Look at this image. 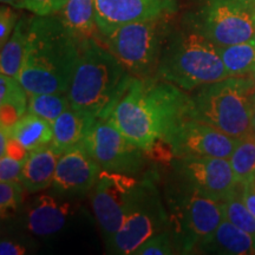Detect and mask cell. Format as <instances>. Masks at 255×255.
Returning a JSON list of instances; mask_svg holds the SVG:
<instances>
[{
    "label": "cell",
    "mask_w": 255,
    "mask_h": 255,
    "mask_svg": "<svg viewBox=\"0 0 255 255\" xmlns=\"http://www.w3.org/2000/svg\"><path fill=\"white\" fill-rule=\"evenodd\" d=\"M189 94L156 76L133 77L108 119L148 155H155L188 117Z\"/></svg>",
    "instance_id": "6da1fadb"
},
{
    "label": "cell",
    "mask_w": 255,
    "mask_h": 255,
    "mask_svg": "<svg viewBox=\"0 0 255 255\" xmlns=\"http://www.w3.org/2000/svg\"><path fill=\"white\" fill-rule=\"evenodd\" d=\"M81 53V39L59 17L37 15L28 26L26 50L18 81L28 95L68 92Z\"/></svg>",
    "instance_id": "7a4b0ae2"
},
{
    "label": "cell",
    "mask_w": 255,
    "mask_h": 255,
    "mask_svg": "<svg viewBox=\"0 0 255 255\" xmlns=\"http://www.w3.org/2000/svg\"><path fill=\"white\" fill-rule=\"evenodd\" d=\"M132 79L107 46L95 38H87L81 40V53L66 94L73 109L108 119Z\"/></svg>",
    "instance_id": "3957f363"
},
{
    "label": "cell",
    "mask_w": 255,
    "mask_h": 255,
    "mask_svg": "<svg viewBox=\"0 0 255 255\" xmlns=\"http://www.w3.org/2000/svg\"><path fill=\"white\" fill-rule=\"evenodd\" d=\"M253 75L229 76L189 94L188 117L221 130L234 138L252 136Z\"/></svg>",
    "instance_id": "277c9868"
},
{
    "label": "cell",
    "mask_w": 255,
    "mask_h": 255,
    "mask_svg": "<svg viewBox=\"0 0 255 255\" xmlns=\"http://www.w3.org/2000/svg\"><path fill=\"white\" fill-rule=\"evenodd\" d=\"M155 76L187 92L229 77L218 46L189 27L168 38Z\"/></svg>",
    "instance_id": "5b68a950"
},
{
    "label": "cell",
    "mask_w": 255,
    "mask_h": 255,
    "mask_svg": "<svg viewBox=\"0 0 255 255\" xmlns=\"http://www.w3.org/2000/svg\"><path fill=\"white\" fill-rule=\"evenodd\" d=\"M165 200L176 254H196L225 219L221 202L197 195L176 182L169 184Z\"/></svg>",
    "instance_id": "8992f818"
},
{
    "label": "cell",
    "mask_w": 255,
    "mask_h": 255,
    "mask_svg": "<svg viewBox=\"0 0 255 255\" xmlns=\"http://www.w3.org/2000/svg\"><path fill=\"white\" fill-rule=\"evenodd\" d=\"M169 20L163 17L122 25L104 36L105 46L133 77H152L168 40Z\"/></svg>",
    "instance_id": "52a82bcc"
},
{
    "label": "cell",
    "mask_w": 255,
    "mask_h": 255,
    "mask_svg": "<svg viewBox=\"0 0 255 255\" xmlns=\"http://www.w3.org/2000/svg\"><path fill=\"white\" fill-rule=\"evenodd\" d=\"M187 25L216 46L244 43L255 37V0H203Z\"/></svg>",
    "instance_id": "ba28073f"
},
{
    "label": "cell",
    "mask_w": 255,
    "mask_h": 255,
    "mask_svg": "<svg viewBox=\"0 0 255 255\" xmlns=\"http://www.w3.org/2000/svg\"><path fill=\"white\" fill-rule=\"evenodd\" d=\"M169 229V214L158 188L151 177H144L138 196L126 216L123 226L109 241V254L132 255L146 239Z\"/></svg>",
    "instance_id": "9c48e42d"
},
{
    "label": "cell",
    "mask_w": 255,
    "mask_h": 255,
    "mask_svg": "<svg viewBox=\"0 0 255 255\" xmlns=\"http://www.w3.org/2000/svg\"><path fill=\"white\" fill-rule=\"evenodd\" d=\"M144 177L102 170L91 190L92 212L105 244L120 231L138 196Z\"/></svg>",
    "instance_id": "30bf717a"
},
{
    "label": "cell",
    "mask_w": 255,
    "mask_h": 255,
    "mask_svg": "<svg viewBox=\"0 0 255 255\" xmlns=\"http://www.w3.org/2000/svg\"><path fill=\"white\" fill-rule=\"evenodd\" d=\"M102 170L137 176L146 165L148 154L130 141L110 119H98L83 141Z\"/></svg>",
    "instance_id": "8fae6325"
},
{
    "label": "cell",
    "mask_w": 255,
    "mask_h": 255,
    "mask_svg": "<svg viewBox=\"0 0 255 255\" xmlns=\"http://www.w3.org/2000/svg\"><path fill=\"white\" fill-rule=\"evenodd\" d=\"M174 182L207 199L223 202L239 186L229 158L174 157Z\"/></svg>",
    "instance_id": "7c38bea8"
},
{
    "label": "cell",
    "mask_w": 255,
    "mask_h": 255,
    "mask_svg": "<svg viewBox=\"0 0 255 255\" xmlns=\"http://www.w3.org/2000/svg\"><path fill=\"white\" fill-rule=\"evenodd\" d=\"M240 139L200 121L187 119L168 139L173 157L229 158Z\"/></svg>",
    "instance_id": "4fadbf2b"
},
{
    "label": "cell",
    "mask_w": 255,
    "mask_h": 255,
    "mask_svg": "<svg viewBox=\"0 0 255 255\" xmlns=\"http://www.w3.org/2000/svg\"><path fill=\"white\" fill-rule=\"evenodd\" d=\"M98 31L107 36L122 25L150 19L171 17L178 0H94Z\"/></svg>",
    "instance_id": "5bb4252c"
},
{
    "label": "cell",
    "mask_w": 255,
    "mask_h": 255,
    "mask_svg": "<svg viewBox=\"0 0 255 255\" xmlns=\"http://www.w3.org/2000/svg\"><path fill=\"white\" fill-rule=\"evenodd\" d=\"M101 171L100 164L82 143L60 156L51 188L62 199H77L91 193Z\"/></svg>",
    "instance_id": "9a60e30c"
},
{
    "label": "cell",
    "mask_w": 255,
    "mask_h": 255,
    "mask_svg": "<svg viewBox=\"0 0 255 255\" xmlns=\"http://www.w3.org/2000/svg\"><path fill=\"white\" fill-rule=\"evenodd\" d=\"M73 212L70 200L44 194L37 196L25 208L21 225L31 235L50 238L63 231Z\"/></svg>",
    "instance_id": "2e32d148"
},
{
    "label": "cell",
    "mask_w": 255,
    "mask_h": 255,
    "mask_svg": "<svg viewBox=\"0 0 255 255\" xmlns=\"http://www.w3.org/2000/svg\"><path fill=\"white\" fill-rule=\"evenodd\" d=\"M63 151L52 143L28 152L20 174V182L25 190L34 194L51 187Z\"/></svg>",
    "instance_id": "e0dca14e"
},
{
    "label": "cell",
    "mask_w": 255,
    "mask_h": 255,
    "mask_svg": "<svg viewBox=\"0 0 255 255\" xmlns=\"http://www.w3.org/2000/svg\"><path fill=\"white\" fill-rule=\"evenodd\" d=\"M200 254H255V239L238 228L228 220L223 219L219 227L197 248Z\"/></svg>",
    "instance_id": "ac0fdd59"
},
{
    "label": "cell",
    "mask_w": 255,
    "mask_h": 255,
    "mask_svg": "<svg viewBox=\"0 0 255 255\" xmlns=\"http://www.w3.org/2000/svg\"><path fill=\"white\" fill-rule=\"evenodd\" d=\"M97 120L88 111L71 107L52 123V144L63 152L82 144Z\"/></svg>",
    "instance_id": "d6986e66"
},
{
    "label": "cell",
    "mask_w": 255,
    "mask_h": 255,
    "mask_svg": "<svg viewBox=\"0 0 255 255\" xmlns=\"http://www.w3.org/2000/svg\"><path fill=\"white\" fill-rule=\"evenodd\" d=\"M1 128H4L8 136L26 152L34 151L52 143V123L34 114L26 113L11 127L1 126Z\"/></svg>",
    "instance_id": "ffe728a7"
},
{
    "label": "cell",
    "mask_w": 255,
    "mask_h": 255,
    "mask_svg": "<svg viewBox=\"0 0 255 255\" xmlns=\"http://www.w3.org/2000/svg\"><path fill=\"white\" fill-rule=\"evenodd\" d=\"M58 13L62 23L78 39L94 38L98 31L94 0H68Z\"/></svg>",
    "instance_id": "44dd1931"
},
{
    "label": "cell",
    "mask_w": 255,
    "mask_h": 255,
    "mask_svg": "<svg viewBox=\"0 0 255 255\" xmlns=\"http://www.w3.org/2000/svg\"><path fill=\"white\" fill-rule=\"evenodd\" d=\"M28 94L15 77L0 75V107L1 126L11 127L27 113Z\"/></svg>",
    "instance_id": "7402d4cb"
},
{
    "label": "cell",
    "mask_w": 255,
    "mask_h": 255,
    "mask_svg": "<svg viewBox=\"0 0 255 255\" xmlns=\"http://www.w3.org/2000/svg\"><path fill=\"white\" fill-rule=\"evenodd\" d=\"M28 26L30 20L26 17L20 18L15 25L13 33L5 45L1 46L0 53V71L4 75L12 76L18 79L26 50Z\"/></svg>",
    "instance_id": "603a6c76"
},
{
    "label": "cell",
    "mask_w": 255,
    "mask_h": 255,
    "mask_svg": "<svg viewBox=\"0 0 255 255\" xmlns=\"http://www.w3.org/2000/svg\"><path fill=\"white\" fill-rule=\"evenodd\" d=\"M218 49L229 76H248L255 72V37Z\"/></svg>",
    "instance_id": "cb8c5ba5"
},
{
    "label": "cell",
    "mask_w": 255,
    "mask_h": 255,
    "mask_svg": "<svg viewBox=\"0 0 255 255\" xmlns=\"http://www.w3.org/2000/svg\"><path fill=\"white\" fill-rule=\"evenodd\" d=\"M71 108L66 92H45L28 95L27 113L34 114L41 119L53 123L56 119Z\"/></svg>",
    "instance_id": "d4e9b609"
},
{
    "label": "cell",
    "mask_w": 255,
    "mask_h": 255,
    "mask_svg": "<svg viewBox=\"0 0 255 255\" xmlns=\"http://www.w3.org/2000/svg\"><path fill=\"white\" fill-rule=\"evenodd\" d=\"M221 206L223 218L255 239V216L242 199V183H239L234 193L221 202Z\"/></svg>",
    "instance_id": "484cf974"
},
{
    "label": "cell",
    "mask_w": 255,
    "mask_h": 255,
    "mask_svg": "<svg viewBox=\"0 0 255 255\" xmlns=\"http://www.w3.org/2000/svg\"><path fill=\"white\" fill-rule=\"evenodd\" d=\"M229 162L239 183H245L255 178V136L240 139L233 151Z\"/></svg>",
    "instance_id": "4316f807"
},
{
    "label": "cell",
    "mask_w": 255,
    "mask_h": 255,
    "mask_svg": "<svg viewBox=\"0 0 255 255\" xmlns=\"http://www.w3.org/2000/svg\"><path fill=\"white\" fill-rule=\"evenodd\" d=\"M25 188L18 181L0 182V212L1 219L13 215L23 205Z\"/></svg>",
    "instance_id": "83f0119b"
},
{
    "label": "cell",
    "mask_w": 255,
    "mask_h": 255,
    "mask_svg": "<svg viewBox=\"0 0 255 255\" xmlns=\"http://www.w3.org/2000/svg\"><path fill=\"white\" fill-rule=\"evenodd\" d=\"M176 254L169 229L159 232L139 245L132 255H173Z\"/></svg>",
    "instance_id": "f1b7e54d"
},
{
    "label": "cell",
    "mask_w": 255,
    "mask_h": 255,
    "mask_svg": "<svg viewBox=\"0 0 255 255\" xmlns=\"http://www.w3.org/2000/svg\"><path fill=\"white\" fill-rule=\"evenodd\" d=\"M24 161L25 158H18L8 154L0 156V182H6V181L20 182Z\"/></svg>",
    "instance_id": "f546056e"
},
{
    "label": "cell",
    "mask_w": 255,
    "mask_h": 255,
    "mask_svg": "<svg viewBox=\"0 0 255 255\" xmlns=\"http://www.w3.org/2000/svg\"><path fill=\"white\" fill-rule=\"evenodd\" d=\"M68 0H24L25 8L37 15H52L58 13Z\"/></svg>",
    "instance_id": "4dcf8cb0"
},
{
    "label": "cell",
    "mask_w": 255,
    "mask_h": 255,
    "mask_svg": "<svg viewBox=\"0 0 255 255\" xmlns=\"http://www.w3.org/2000/svg\"><path fill=\"white\" fill-rule=\"evenodd\" d=\"M17 23L18 14L7 5L2 4L1 7H0V45H5L6 41L13 33Z\"/></svg>",
    "instance_id": "1f68e13d"
},
{
    "label": "cell",
    "mask_w": 255,
    "mask_h": 255,
    "mask_svg": "<svg viewBox=\"0 0 255 255\" xmlns=\"http://www.w3.org/2000/svg\"><path fill=\"white\" fill-rule=\"evenodd\" d=\"M27 253V247L20 241L13 239H1L0 254L1 255H24Z\"/></svg>",
    "instance_id": "d6a6232c"
},
{
    "label": "cell",
    "mask_w": 255,
    "mask_h": 255,
    "mask_svg": "<svg viewBox=\"0 0 255 255\" xmlns=\"http://www.w3.org/2000/svg\"><path fill=\"white\" fill-rule=\"evenodd\" d=\"M242 199L252 214L255 216V178L242 183Z\"/></svg>",
    "instance_id": "836d02e7"
},
{
    "label": "cell",
    "mask_w": 255,
    "mask_h": 255,
    "mask_svg": "<svg viewBox=\"0 0 255 255\" xmlns=\"http://www.w3.org/2000/svg\"><path fill=\"white\" fill-rule=\"evenodd\" d=\"M2 4L5 5H9L12 7L15 8H25V4L24 0H1Z\"/></svg>",
    "instance_id": "e575fe53"
},
{
    "label": "cell",
    "mask_w": 255,
    "mask_h": 255,
    "mask_svg": "<svg viewBox=\"0 0 255 255\" xmlns=\"http://www.w3.org/2000/svg\"><path fill=\"white\" fill-rule=\"evenodd\" d=\"M252 135L255 136V94L253 96V107H252Z\"/></svg>",
    "instance_id": "d590c367"
},
{
    "label": "cell",
    "mask_w": 255,
    "mask_h": 255,
    "mask_svg": "<svg viewBox=\"0 0 255 255\" xmlns=\"http://www.w3.org/2000/svg\"><path fill=\"white\" fill-rule=\"evenodd\" d=\"M253 78H254V83H255V72L253 73Z\"/></svg>",
    "instance_id": "8d00e7d4"
}]
</instances>
